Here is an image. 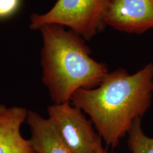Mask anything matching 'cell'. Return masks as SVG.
Segmentation results:
<instances>
[{"mask_svg": "<svg viewBox=\"0 0 153 153\" xmlns=\"http://www.w3.org/2000/svg\"><path fill=\"white\" fill-rule=\"evenodd\" d=\"M101 140H102L101 137L99 135L97 139V142H96L94 153H108L106 149H104V147H103Z\"/></svg>", "mask_w": 153, "mask_h": 153, "instance_id": "obj_10", "label": "cell"}, {"mask_svg": "<svg viewBox=\"0 0 153 153\" xmlns=\"http://www.w3.org/2000/svg\"><path fill=\"white\" fill-rule=\"evenodd\" d=\"M128 135V147L132 153H153V137L144 133L141 118L134 121Z\"/></svg>", "mask_w": 153, "mask_h": 153, "instance_id": "obj_8", "label": "cell"}, {"mask_svg": "<svg viewBox=\"0 0 153 153\" xmlns=\"http://www.w3.org/2000/svg\"><path fill=\"white\" fill-rule=\"evenodd\" d=\"M22 0H0V20L11 18L18 11Z\"/></svg>", "mask_w": 153, "mask_h": 153, "instance_id": "obj_9", "label": "cell"}, {"mask_svg": "<svg viewBox=\"0 0 153 153\" xmlns=\"http://www.w3.org/2000/svg\"><path fill=\"white\" fill-rule=\"evenodd\" d=\"M26 122L31 135L29 140L35 153H73L48 118L28 111Z\"/></svg>", "mask_w": 153, "mask_h": 153, "instance_id": "obj_7", "label": "cell"}, {"mask_svg": "<svg viewBox=\"0 0 153 153\" xmlns=\"http://www.w3.org/2000/svg\"><path fill=\"white\" fill-rule=\"evenodd\" d=\"M108 0H57L44 14L33 13L29 28L39 30L48 24L68 27L85 40H90L104 30V19Z\"/></svg>", "mask_w": 153, "mask_h": 153, "instance_id": "obj_3", "label": "cell"}, {"mask_svg": "<svg viewBox=\"0 0 153 153\" xmlns=\"http://www.w3.org/2000/svg\"><path fill=\"white\" fill-rule=\"evenodd\" d=\"M153 62L130 74L119 68L108 72L98 87L74 93L72 105L89 115L98 135L114 149L142 118L152 102Z\"/></svg>", "mask_w": 153, "mask_h": 153, "instance_id": "obj_1", "label": "cell"}, {"mask_svg": "<svg viewBox=\"0 0 153 153\" xmlns=\"http://www.w3.org/2000/svg\"><path fill=\"white\" fill-rule=\"evenodd\" d=\"M105 26L128 33L153 28V0H108Z\"/></svg>", "mask_w": 153, "mask_h": 153, "instance_id": "obj_5", "label": "cell"}, {"mask_svg": "<svg viewBox=\"0 0 153 153\" xmlns=\"http://www.w3.org/2000/svg\"><path fill=\"white\" fill-rule=\"evenodd\" d=\"M48 118L57 133L73 153H94L99 135L92 122L84 116L82 111L70 102L54 104L48 107Z\"/></svg>", "mask_w": 153, "mask_h": 153, "instance_id": "obj_4", "label": "cell"}, {"mask_svg": "<svg viewBox=\"0 0 153 153\" xmlns=\"http://www.w3.org/2000/svg\"><path fill=\"white\" fill-rule=\"evenodd\" d=\"M28 114L24 107L0 104V153H35L29 140L21 133Z\"/></svg>", "mask_w": 153, "mask_h": 153, "instance_id": "obj_6", "label": "cell"}, {"mask_svg": "<svg viewBox=\"0 0 153 153\" xmlns=\"http://www.w3.org/2000/svg\"><path fill=\"white\" fill-rule=\"evenodd\" d=\"M43 40L42 81L54 104L70 102L74 92L100 85L108 73L106 65L91 57L85 40L57 24L40 28Z\"/></svg>", "mask_w": 153, "mask_h": 153, "instance_id": "obj_2", "label": "cell"}]
</instances>
